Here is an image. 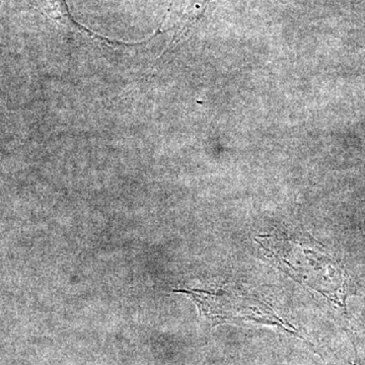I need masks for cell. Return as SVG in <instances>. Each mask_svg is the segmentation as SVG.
<instances>
[{"label":"cell","mask_w":365,"mask_h":365,"mask_svg":"<svg viewBox=\"0 0 365 365\" xmlns=\"http://www.w3.org/2000/svg\"><path fill=\"white\" fill-rule=\"evenodd\" d=\"M269 258L277 262L279 269L299 282L317 290L346 311L347 282L344 269L319 245L307 246L302 242L283 241L278 237H266L260 242Z\"/></svg>","instance_id":"cell-1"},{"label":"cell","mask_w":365,"mask_h":365,"mask_svg":"<svg viewBox=\"0 0 365 365\" xmlns=\"http://www.w3.org/2000/svg\"><path fill=\"white\" fill-rule=\"evenodd\" d=\"M175 292L191 297L201 316L212 326L247 322L279 326L281 328H287L288 325L266 302L248 295L227 292H209L199 289H180L175 290Z\"/></svg>","instance_id":"cell-2"},{"label":"cell","mask_w":365,"mask_h":365,"mask_svg":"<svg viewBox=\"0 0 365 365\" xmlns=\"http://www.w3.org/2000/svg\"><path fill=\"white\" fill-rule=\"evenodd\" d=\"M37 1L43 11L54 20H58L66 16L64 0H37Z\"/></svg>","instance_id":"cell-3"},{"label":"cell","mask_w":365,"mask_h":365,"mask_svg":"<svg viewBox=\"0 0 365 365\" xmlns=\"http://www.w3.org/2000/svg\"><path fill=\"white\" fill-rule=\"evenodd\" d=\"M364 28H365V26H364ZM364 48H365V45H364Z\"/></svg>","instance_id":"cell-4"}]
</instances>
